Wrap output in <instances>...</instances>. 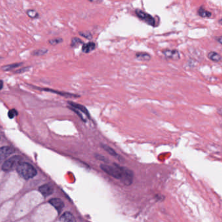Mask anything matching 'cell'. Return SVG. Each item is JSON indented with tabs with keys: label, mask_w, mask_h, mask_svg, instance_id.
Here are the masks:
<instances>
[{
	"label": "cell",
	"mask_w": 222,
	"mask_h": 222,
	"mask_svg": "<svg viewBox=\"0 0 222 222\" xmlns=\"http://www.w3.org/2000/svg\"><path fill=\"white\" fill-rule=\"evenodd\" d=\"M100 168L103 172L109 176L117 179H120L125 185H129L133 182V172L126 168L122 167V166L115 163L113 166L101 164Z\"/></svg>",
	"instance_id": "cell-1"
},
{
	"label": "cell",
	"mask_w": 222,
	"mask_h": 222,
	"mask_svg": "<svg viewBox=\"0 0 222 222\" xmlns=\"http://www.w3.org/2000/svg\"><path fill=\"white\" fill-rule=\"evenodd\" d=\"M16 169L18 173L24 179H32L37 174L35 167L27 163H20Z\"/></svg>",
	"instance_id": "cell-2"
},
{
	"label": "cell",
	"mask_w": 222,
	"mask_h": 222,
	"mask_svg": "<svg viewBox=\"0 0 222 222\" xmlns=\"http://www.w3.org/2000/svg\"><path fill=\"white\" fill-rule=\"evenodd\" d=\"M22 157L20 156H14L11 157L4 162L2 165V170L5 172H10V171L16 168L18 164L22 163Z\"/></svg>",
	"instance_id": "cell-3"
},
{
	"label": "cell",
	"mask_w": 222,
	"mask_h": 222,
	"mask_svg": "<svg viewBox=\"0 0 222 222\" xmlns=\"http://www.w3.org/2000/svg\"><path fill=\"white\" fill-rule=\"evenodd\" d=\"M135 14L136 16H137L138 18L142 20V21H144V22H146L148 25H151V26H155V25L156 24L155 20L150 14H149L146 13V12H145L144 11L139 10V9L135 11Z\"/></svg>",
	"instance_id": "cell-4"
},
{
	"label": "cell",
	"mask_w": 222,
	"mask_h": 222,
	"mask_svg": "<svg viewBox=\"0 0 222 222\" xmlns=\"http://www.w3.org/2000/svg\"><path fill=\"white\" fill-rule=\"evenodd\" d=\"M14 152V149L11 147L3 146L0 147V163H3L7 158Z\"/></svg>",
	"instance_id": "cell-5"
},
{
	"label": "cell",
	"mask_w": 222,
	"mask_h": 222,
	"mask_svg": "<svg viewBox=\"0 0 222 222\" xmlns=\"http://www.w3.org/2000/svg\"><path fill=\"white\" fill-rule=\"evenodd\" d=\"M38 190H39V192L42 194V195H44V197H48V196L52 195L54 192L53 187L50 184H45L42 185L39 187Z\"/></svg>",
	"instance_id": "cell-6"
},
{
	"label": "cell",
	"mask_w": 222,
	"mask_h": 222,
	"mask_svg": "<svg viewBox=\"0 0 222 222\" xmlns=\"http://www.w3.org/2000/svg\"><path fill=\"white\" fill-rule=\"evenodd\" d=\"M49 203L56 209V210L60 213L63 208L65 207V203L62 201L59 198H52L49 201Z\"/></svg>",
	"instance_id": "cell-7"
},
{
	"label": "cell",
	"mask_w": 222,
	"mask_h": 222,
	"mask_svg": "<svg viewBox=\"0 0 222 222\" xmlns=\"http://www.w3.org/2000/svg\"><path fill=\"white\" fill-rule=\"evenodd\" d=\"M166 57L173 60H179L180 59V54L176 49H166L163 52Z\"/></svg>",
	"instance_id": "cell-8"
},
{
	"label": "cell",
	"mask_w": 222,
	"mask_h": 222,
	"mask_svg": "<svg viewBox=\"0 0 222 222\" xmlns=\"http://www.w3.org/2000/svg\"><path fill=\"white\" fill-rule=\"evenodd\" d=\"M68 104H69L71 106H72L74 109L78 110H80L81 112L84 113L85 115H87V117H88L90 118V114L88 113V110L84 107V106H83L82 105H80V104H78V103H74V102H71V101H69L68 102Z\"/></svg>",
	"instance_id": "cell-9"
},
{
	"label": "cell",
	"mask_w": 222,
	"mask_h": 222,
	"mask_svg": "<svg viewBox=\"0 0 222 222\" xmlns=\"http://www.w3.org/2000/svg\"><path fill=\"white\" fill-rule=\"evenodd\" d=\"M96 48V45L94 42H88V43L83 44L82 47V51H83V52L85 53H88L94 50Z\"/></svg>",
	"instance_id": "cell-10"
},
{
	"label": "cell",
	"mask_w": 222,
	"mask_h": 222,
	"mask_svg": "<svg viewBox=\"0 0 222 222\" xmlns=\"http://www.w3.org/2000/svg\"><path fill=\"white\" fill-rule=\"evenodd\" d=\"M62 222H76L74 216L70 212H66L61 217Z\"/></svg>",
	"instance_id": "cell-11"
},
{
	"label": "cell",
	"mask_w": 222,
	"mask_h": 222,
	"mask_svg": "<svg viewBox=\"0 0 222 222\" xmlns=\"http://www.w3.org/2000/svg\"><path fill=\"white\" fill-rule=\"evenodd\" d=\"M208 58L214 62H220L221 60V57L220 54L214 52H211L208 53Z\"/></svg>",
	"instance_id": "cell-12"
},
{
	"label": "cell",
	"mask_w": 222,
	"mask_h": 222,
	"mask_svg": "<svg viewBox=\"0 0 222 222\" xmlns=\"http://www.w3.org/2000/svg\"><path fill=\"white\" fill-rule=\"evenodd\" d=\"M136 57L139 61H147L151 59V56L147 53H137L136 54Z\"/></svg>",
	"instance_id": "cell-13"
},
{
	"label": "cell",
	"mask_w": 222,
	"mask_h": 222,
	"mask_svg": "<svg viewBox=\"0 0 222 222\" xmlns=\"http://www.w3.org/2000/svg\"><path fill=\"white\" fill-rule=\"evenodd\" d=\"M101 147H102V148H103V149H104V150H105V151L107 152V153H109V154H110V155L114 156V157L118 156V154L116 153V152L115 151L112 147H110V146H109L108 145L101 144Z\"/></svg>",
	"instance_id": "cell-14"
},
{
	"label": "cell",
	"mask_w": 222,
	"mask_h": 222,
	"mask_svg": "<svg viewBox=\"0 0 222 222\" xmlns=\"http://www.w3.org/2000/svg\"><path fill=\"white\" fill-rule=\"evenodd\" d=\"M198 14L201 17H203V18H207V17L208 18V17H211L212 16L211 12L205 11L202 7L199 8L198 11Z\"/></svg>",
	"instance_id": "cell-15"
},
{
	"label": "cell",
	"mask_w": 222,
	"mask_h": 222,
	"mask_svg": "<svg viewBox=\"0 0 222 222\" xmlns=\"http://www.w3.org/2000/svg\"><path fill=\"white\" fill-rule=\"evenodd\" d=\"M27 15L31 18L32 19H35V18H38L39 17V14L38 12L34 9H29L28 11H27L26 12Z\"/></svg>",
	"instance_id": "cell-16"
},
{
	"label": "cell",
	"mask_w": 222,
	"mask_h": 222,
	"mask_svg": "<svg viewBox=\"0 0 222 222\" xmlns=\"http://www.w3.org/2000/svg\"><path fill=\"white\" fill-rule=\"evenodd\" d=\"M83 44V41L78 37H74L71 39V46L72 48H76V47L79 46L80 44Z\"/></svg>",
	"instance_id": "cell-17"
},
{
	"label": "cell",
	"mask_w": 222,
	"mask_h": 222,
	"mask_svg": "<svg viewBox=\"0 0 222 222\" xmlns=\"http://www.w3.org/2000/svg\"><path fill=\"white\" fill-rule=\"evenodd\" d=\"M79 35L83 36L87 38V39H92V35L90 32H89L88 31H80L79 32Z\"/></svg>",
	"instance_id": "cell-18"
},
{
	"label": "cell",
	"mask_w": 222,
	"mask_h": 222,
	"mask_svg": "<svg viewBox=\"0 0 222 222\" xmlns=\"http://www.w3.org/2000/svg\"><path fill=\"white\" fill-rule=\"evenodd\" d=\"M63 42L62 38H53V39H52V40H49V43L51 45H52V46H55V45L61 43V42Z\"/></svg>",
	"instance_id": "cell-19"
},
{
	"label": "cell",
	"mask_w": 222,
	"mask_h": 222,
	"mask_svg": "<svg viewBox=\"0 0 222 222\" xmlns=\"http://www.w3.org/2000/svg\"><path fill=\"white\" fill-rule=\"evenodd\" d=\"M17 115H18V112H17V110L15 109L10 110L8 113V116L11 119L14 118L15 116H17Z\"/></svg>",
	"instance_id": "cell-20"
},
{
	"label": "cell",
	"mask_w": 222,
	"mask_h": 222,
	"mask_svg": "<svg viewBox=\"0 0 222 222\" xmlns=\"http://www.w3.org/2000/svg\"><path fill=\"white\" fill-rule=\"evenodd\" d=\"M47 52H48V50H47V49H38V50L35 51V52H33V55H44Z\"/></svg>",
	"instance_id": "cell-21"
},
{
	"label": "cell",
	"mask_w": 222,
	"mask_h": 222,
	"mask_svg": "<svg viewBox=\"0 0 222 222\" xmlns=\"http://www.w3.org/2000/svg\"><path fill=\"white\" fill-rule=\"evenodd\" d=\"M88 2H91V3H100L101 0H88Z\"/></svg>",
	"instance_id": "cell-22"
},
{
	"label": "cell",
	"mask_w": 222,
	"mask_h": 222,
	"mask_svg": "<svg viewBox=\"0 0 222 222\" xmlns=\"http://www.w3.org/2000/svg\"><path fill=\"white\" fill-rule=\"evenodd\" d=\"M217 113L219 115H220L221 116H222V108H220V109H217Z\"/></svg>",
	"instance_id": "cell-23"
},
{
	"label": "cell",
	"mask_w": 222,
	"mask_h": 222,
	"mask_svg": "<svg viewBox=\"0 0 222 222\" xmlns=\"http://www.w3.org/2000/svg\"><path fill=\"white\" fill-rule=\"evenodd\" d=\"M217 40L221 44H222V36H220L218 38H217Z\"/></svg>",
	"instance_id": "cell-24"
},
{
	"label": "cell",
	"mask_w": 222,
	"mask_h": 222,
	"mask_svg": "<svg viewBox=\"0 0 222 222\" xmlns=\"http://www.w3.org/2000/svg\"><path fill=\"white\" fill-rule=\"evenodd\" d=\"M3 83L2 81L0 80V90H1L3 88Z\"/></svg>",
	"instance_id": "cell-25"
},
{
	"label": "cell",
	"mask_w": 222,
	"mask_h": 222,
	"mask_svg": "<svg viewBox=\"0 0 222 222\" xmlns=\"http://www.w3.org/2000/svg\"><path fill=\"white\" fill-rule=\"evenodd\" d=\"M219 23H220V24H222V19H221V20L219 21Z\"/></svg>",
	"instance_id": "cell-26"
}]
</instances>
